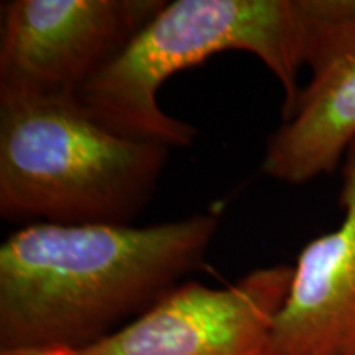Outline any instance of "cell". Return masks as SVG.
<instances>
[{"mask_svg": "<svg viewBox=\"0 0 355 355\" xmlns=\"http://www.w3.org/2000/svg\"><path fill=\"white\" fill-rule=\"evenodd\" d=\"M219 222L24 225L0 245V355L76 350L121 329L204 263Z\"/></svg>", "mask_w": 355, "mask_h": 355, "instance_id": "cell-1", "label": "cell"}, {"mask_svg": "<svg viewBox=\"0 0 355 355\" xmlns=\"http://www.w3.org/2000/svg\"><path fill=\"white\" fill-rule=\"evenodd\" d=\"M355 40V0H175L165 2L78 101L92 117L133 139L184 148L191 123L171 117L158 92L173 74L224 51H247L277 78L283 119L298 99L300 74L322 68Z\"/></svg>", "mask_w": 355, "mask_h": 355, "instance_id": "cell-2", "label": "cell"}, {"mask_svg": "<svg viewBox=\"0 0 355 355\" xmlns=\"http://www.w3.org/2000/svg\"><path fill=\"white\" fill-rule=\"evenodd\" d=\"M170 150L109 128L78 97L0 96V217L28 224H130Z\"/></svg>", "mask_w": 355, "mask_h": 355, "instance_id": "cell-3", "label": "cell"}, {"mask_svg": "<svg viewBox=\"0 0 355 355\" xmlns=\"http://www.w3.org/2000/svg\"><path fill=\"white\" fill-rule=\"evenodd\" d=\"M165 0H10L2 3L0 96L78 97Z\"/></svg>", "mask_w": 355, "mask_h": 355, "instance_id": "cell-4", "label": "cell"}, {"mask_svg": "<svg viewBox=\"0 0 355 355\" xmlns=\"http://www.w3.org/2000/svg\"><path fill=\"white\" fill-rule=\"evenodd\" d=\"M291 278L293 266L273 265L225 288L183 282L104 339L40 355H275V322Z\"/></svg>", "mask_w": 355, "mask_h": 355, "instance_id": "cell-5", "label": "cell"}, {"mask_svg": "<svg viewBox=\"0 0 355 355\" xmlns=\"http://www.w3.org/2000/svg\"><path fill=\"white\" fill-rule=\"evenodd\" d=\"M340 224L293 266L273 329L275 355H355V141L343 162Z\"/></svg>", "mask_w": 355, "mask_h": 355, "instance_id": "cell-6", "label": "cell"}, {"mask_svg": "<svg viewBox=\"0 0 355 355\" xmlns=\"http://www.w3.org/2000/svg\"><path fill=\"white\" fill-rule=\"evenodd\" d=\"M355 141V43L311 73L309 83L270 137L263 171L304 184L343 165Z\"/></svg>", "mask_w": 355, "mask_h": 355, "instance_id": "cell-7", "label": "cell"}]
</instances>
